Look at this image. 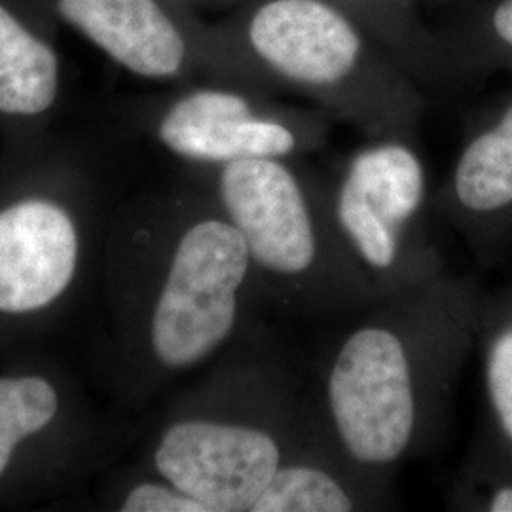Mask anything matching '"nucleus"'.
Wrapping results in <instances>:
<instances>
[{
	"label": "nucleus",
	"instance_id": "4",
	"mask_svg": "<svg viewBox=\"0 0 512 512\" xmlns=\"http://www.w3.org/2000/svg\"><path fill=\"white\" fill-rule=\"evenodd\" d=\"M207 194L245 241L262 302L291 315L334 317L380 300L338 232L329 184L293 158L215 167Z\"/></svg>",
	"mask_w": 512,
	"mask_h": 512
},
{
	"label": "nucleus",
	"instance_id": "16",
	"mask_svg": "<svg viewBox=\"0 0 512 512\" xmlns=\"http://www.w3.org/2000/svg\"><path fill=\"white\" fill-rule=\"evenodd\" d=\"M473 50L512 63V0H495L484 10L478 19Z\"/></svg>",
	"mask_w": 512,
	"mask_h": 512
},
{
	"label": "nucleus",
	"instance_id": "3",
	"mask_svg": "<svg viewBox=\"0 0 512 512\" xmlns=\"http://www.w3.org/2000/svg\"><path fill=\"white\" fill-rule=\"evenodd\" d=\"M313 406L287 357L253 330L167 412L150 442L148 469L209 512H251Z\"/></svg>",
	"mask_w": 512,
	"mask_h": 512
},
{
	"label": "nucleus",
	"instance_id": "6",
	"mask_svg": "<svg viewBox=\"0 0 512 512\" xmlns=\"http://www.w3.org/2000/svg\"><path fill=\"white\" fill-rule=\"evenodd\" d=\"M329 198L349 255L380 298L442 274L429 234L427 169L403 137L357 150Z\"/></svg>",
	"mask_w": 512,
	"mask_h": 512
},
{
	"label": "nucleus",
	"instance_id": "2",
	"mask_svg": "<svg viewBox=\"0 0 512 512\" xmlns=\"http://www.w3.org/2000/svg\"><path fill=\"white\" fill-rule=\"evenodd\" d=\"M129 359L137 387L217 361L256 327L247 245L205 192L148 203L128 230Z\"/></svg>",
	"mask_w": 512,
	"mask_h": 512
},
{
	"label": "nucleus",
	"instance_id": "5",
	"mask_svg": "<svg viewBox=\"0 0 512 512\" xmlns=\"http://www.w3.org/2000/svg\"><path fill=\"white\" fill-rule=\"evenodd\" d=\"M256 59L275 80L340 110L380 137H403L416 99L401 82L366 73L363 38L325 0H268L247 27Z\"/></svg>",
	"mask_w": 512,
	"mask_h": 512
},
{
	"label": "nucleus",
	"instance_id": "11",
	"mask_svg": "<svg viewBox=\"0 0 512 512\" xmlns=\"http://www.w3.org/2000/svg\"><path fill=\"white\" fill-rule=\"evenodd\" d=\"M59 95V57L0 2V114L33 118Z\"/></svg>",
	"mask_w": 512,
	"mask_h": 512
},
{
	"label": "nucleus",
	"instance_id": "8",
	"mask_svg": "<svg viewBox=\"0 0 512 512\" xmlns=\"http://www.w3.org/2000/svg\"><path fill=\"white\" fill-rule=\"evenodd\" d=\"M86 236L69 203L31 194L0 205V317L23 321L55 308L80 275Z\"/></svg>",
	"mask_w": 512,
	"mask_h": 512
},
{
	"label": "nucleus",
	"instance_id": "10",
	"mask_svg": "<svg viewBox=\"0 0 512 512\" xmlns=\"http://www.w3.org/2000/svg\"><path fill=\"white\" fill-rule=\"evenodd\" d=\"M55 10L129 73L152 80L183 73V33L158 0H55Z\"/></svg>",
	"mask_w": 512,
	"mask_h": 512
},
{
	"label": "nucleus",
	"instance_id": "17",
	"mask_svg": "<svg viewBox=\"0 0 512 512\" xmlns=\"http://www.w3.org/2000/svg\"><path fill=\"white\" fill-rule=\"evenodd\" d=\"M486 509L490 512H512V486H501L490 497Z\"/></svg>",
	"mask_w": 512,
	"mask_h": 512
},
{
	"label": "nucleus",
	"instance_id": "13",
	"mask_svg": "<svg viewBox=\"0 0 512 512\" xmlns=\"http://www.w3.org/2000/svg\"><path fill=\"white\" fill-rule=\"evenodd\" d=\"M61 412L63 393L48 374H0V482L29 444L54 427Z\"/></svg>",
	"mask_w": 512,
	"mask_h": 512
},
{
	"label": "nucleus",
	"instance_id": "7",
	"mask_svg": "<svg viewBox=\"0 0 512 512\" xmlns=\"http://www.w3.org/2000/svg\"><path fill=\"white\" fill-rule=\"evenodd\" d=\"M156 137L181 160L220 167L253 158H294L313 147L319 133L308 118L266 109L243 93L202 88L165 107Z\"/></svg>",
	"mask_w": 512,
	"mask_h": 512
},
{
	"label": "nucleus",
	"instance_id": "9",
	"mask_svg": "<svg viewBox=\"0 0 512 512\" xmlns=\"http://www.w3.org/2000/svg\"><path fill=\"white\" fill-rule=\"evenodd\" d=\"M389 490L391 480L348 458L315 404L293 450L251 512L380 511L389 501Z\"/></svg>",
	"mask_w": 512,
	"mask_h": 512
},
{
	"label": "nucleus",
	"instance_id": "1",
	"mask_svg": "<svg viewBox=\"0 0 512 512\" xmlns=\"http://www.w3.org/2000/svg\"><path fill=\"white\" fill-rule=\"evenodd\" d=\"M465 329V293L440 274L380 298L330 344L311 393L351 461L391 480L429 450Z\"/></svg>",
	"mask_w": 512,
	"mask_h": 512
},
{
	"label": "nucleus",
	"instance_id": "15",
	"mask_svg": "<svg viewBox=\"0 0 512 512\" xmlns=\"http://www.w3.org/2000/svg\"><path fill=\"white\" fill-rule=\"evenodd\" d=\"M486 385L495 418L512 442V325L492 338L486 353Z\"/></svg>",
	"mask_w": 512,
	"mask_h": 512
},
{
	"label": "nucleus",
	"instance_id": "12",
	"mask_svg": "<svg viewBox=\"0 0 512 512\" xmlns=\"http://www.w3.org/2000/svg\"><path fill=\"white\" fill-rule=\"evenodd\" d=\"M459 217H492L512 207V103L463 148L448 186Z\"/></svg>",
	"mask_w": 512,
	"mask_h": 512
},
{
	"label": "nucleus",
	"instance_id": "14",
	"mask_svg": "<svg viewBox=\"0 0 512 512\" xmlns=\"http://www.w3.org/2000/svg\"><path fill=\"white\" fill-rule=\"evenodd\" d=\"M116 509L122 512H209L198 499L152 471L129 484L120 495Z\"/></svg>",
	"mask_w": 512,
	"mask_h": 512
}]
</instances>
